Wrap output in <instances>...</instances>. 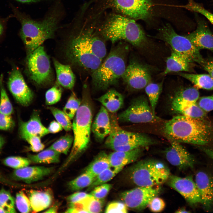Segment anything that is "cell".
<instances>
[{"label": "cell", "instance_id": "52a82bcc", "mask_svg": "<svg viewBox=\"0 0 213 213\" xmlns=\"http://www.w3.org/2000/svg\"><path fill=\"white\" fill-rule=\"evenodd\" d=\"M152 0H92L91 7L96 14L108 9L135 20H149L151 17Z\"/></svg>", "mask_w": 213, "mask_h": 213}, {"label": "cell", "instance_id": "1f68e13d", "mask_svg": "<svg viewBox=\"0 0 213 213\" xmlns=\"http://www.w3.org/2000/svg\"><path fill=\"white\" fill-rule=\"evenodd\" d=\"M60 153L49 148L36 154H29L28 158L31 162L51 164L59 162Z\"/></svg>", "mask_w": 213, "mask_h": 213}, {"label": "cell", "instance_id": "8fae6325", "mask_svg": "<svg viewBox=\"0 0 213 213\" xmlns=\"http://www.w3.org/2000/svg\"><path fill=\"white\" fill-rule=\"evenodd\" d=\"M26 66L29 77L36 85L45 86L53 81L49 59L43 46H39L27 55Z\"/></svg>", "mask_w": 213, "mask_h": 213}, {"label": "cell", "instance_id": "cb8c5ba5", "mask_svg": "<svg viewBox=\"0 0 213 213\" xmlns=\"http://www.w3.org/2000/svg\"><path fill=\"white\" fill-rule=\"evenodd\" d=\"M110 113L115 114L123 106L124 97L114 89H111L97 99Z\"/></svg>", "mask_w": 213, "mask_h": 213}, {"label": "cell", "instance_id": "74e56055", "mask_svg": "<svg viewBox=\"0 0 213 213\" xmlns=\"http://www.w3.org/2000/svg\"><path fill=\"white\" fill-rule=\"evenodd\" d=\"M0 207L5 213L16 212L13 197L9 191L4 189L0 190Z\"/></svg>", "mask_w": 213, "mask_h": 213}, {"label": "cell", "instance_id": "7402d4cb", "mask_svg": "<svg viewBox=\"0 0 213 213\" xmlns=\"http://www.w3.org/2000/svg\"><path fill=\"white\" fill-rule=\"evenodd\" d=\"M195 182L200 193L201 203L206 209L213 205V180L205 172L200 171L196 175Z\"/></svg>", "mask_w": 213, "mask_h": 213}, {"label": "cell", "instance_id": "d6986e66", "mask_svg": "<svg viewBox=\"0 0 213 213\" xmlns=\"http://www.w3.org/2000/svg\"><path fill=\"white\" fill-rule=\"evenodd\" d=\"M53 167L41 166H27L16 169L13 173V177L16 180L30 183L43 179L53 171Z\"/></svg>", "mask_w": 213, "mask_h": 213}, {"label": "cell", "instance_id": "4fadbf2b", "mask_svg": "<svg viewBox=\"0 0 213 213\" xmlns=\"http://www.w3.org/2000/svg\"><path fill=\"white\" fill-rule=\"evenodd\" d=\"M122 78L130 90H142L151 82V68L137 60H133L127 66Z\"/></svg>", "mask_w": 213, "mask_h": 213}, {"label": "cell", "instance_id": "91938a15", "mask_svg": "<svg viewBox=\"0 0 213 213\" xmlns=\"http://www.w3.org/2000/svg\"><path fill=\"white\" fill-rule=\"evenodd\" d=\"M23 3H31L40 1L43 0H14Z\"/></svg>", "mask_w": 213, "mask_h": 213}, {"label": "cell", "instance_id": "8992f818", "mask_svg": "<svg viewBox=\"0 0 213 213\" xmlns=\"http://www.w3.org/2000/svg\"><path fill=\"white\" fill-rule=\"evenodd\" d=\"M81 104L72 123L74 133L73 144L69 156L71 159L84 151L90 141L93 117L92 107L88 90L85 87Z\"/></svg>", "mask_w": 213, "mask_h": 213}, {"label": "cell", "instance_id": "11a10c76", "mask_svg": "<svg viewBox=\"0 0 213 213\" xmlns=\"http://www.w3.org/2000/svg\"><path fill=\"white\" fill-rule=\"evenodd\" d=\"M63 128L62 126L57 121H53L50 123L47 129L49 133H56L62 130Z\"/></svg>", "mask_w": 213, "mask_h": 213}, {"label": "cell", "instance_id": "3957f363", "mask_svg": "<svg viewBox=\"0 0 213 213\" xmlns=\"http://www.w3.org/2000/svg\"><path fill=\"white\" fill-rule=\"evenodd\" d=\"M96 30L105 40L113 43L125 41L144 51L151 47L144 30L135 20L111 11L101 15Z\"/></svg>", "mask_w": 213, "mask_h": 213}, {"label": "cell", "instance_id": "f546056e", "mask_svg": "<svg viewBox=\"0 0 213 213\" xmlns=\"http://www.w3.org/2000/svg\"><path fill=\"white\" fill-rule=\"evenodd\" d=\"M111 166L108 155L105 151L99 152L87 166L85 171L95 177Z\"/></svg>", "mask_w": 213, "mask_h": 213}, {"label": "cell", "instance_id": "e0dca14e", "mask_svg": "<svg viewBox=\"0 0 213 213\" xmlns=\"http://www.w3.org/2000/svg\"><path fill=\"white\" fill-rule=\"evenodd\" d=\"M171 141L170 146L164 151L166 159L168 162L180 170L192 167L194 160L192 155L180 143Z\"/></svg>", "mask_w": 213, "mask_h": 213}, {"label": "cell", "instance_id": "f5cc1de1", "mask_svg": "<svg viewBox=\"0 0 213 213\" xmlns=\"http://www.w3.org/2000/svg\"><path fill=\"white\" fill-rule=\"evenodd\" d=\"M89 195L85 192H77L68 196L67 201L69 204L75 203L82 200Z\"/></svg>", "mask_w": 213, "mask_h": 213}, {"label": "cell", "instance_id": "277c9868", "mask_svg": "<svg viewBox=\"0 0 213 213\" xmlns=\"http://www.w3.org/2000/svg\"><path fill=\"white\" fill-rule=\"evenodd\" d=\"M213 128L207 118L196 119L183 115L166 122L164 132L171 141L203 146L208 143Z\"/></svg>", "mask_w": 213, "mask_h": 213}, {"label": "cell", "instance_id": "ba28073f", "mask_svg": "<svg viewBox=\"0 0 213 213\" xmlns=\"http://www.w3.org/2000/svg\"><path fill=\"white\" fill-rule=\"evenodd\" d=\"M111 131L105 141L106 148L114 151H127L154 144L155 141L142 133L131 132L122 129L118 125L117 116L109 113Z\"/></svg>", "mask_w": 213, "mask_h": 213}, {"label": "cell", "instance_id": "ee69618b", "mask_svg": "<svg viewBox=\"0 0 213 213\" xmlns=\"http://www.w3.org/2000/svg\"><path fill=\"white\" fill-rule=\"evenodd\" d=\"M15 203L17 209L21 212L29 213L32 211L28 197L22 191L16 194Z\"/></svg>", "mask_w": 213, "mask_h": 213}, {"label": "cell", "instance_id": "be15d7a7", "mask_svg": "<svg viewBox=\"0 0 213 213\" xmlns=\"http://www.w3.org/2000/svg\"><path fill=\"white\" fill-rule=\"evenodd\" d=\"M0 213H5L4 210L0 207Z\"/></svg>", "mask_w": 213, "mask_h": 213}, {"label": "cell", "instance_id": "9f6ffc18", "mask_svg": "<svg viewBox=\"0 0 213 213\" xmlns=\"http://www.w3.org/2000/svg\"><path fill=\"white\" fill-rule=\"evenodd\" d=\"M14 17L13 14H10L5 18L0 17V38L3 35L9 20Z\"/></svg>", "mask_w": 213, "mask_h": 213}, {"label": "cell", "instance_id": "6f0895ef", "mask_svg": "<svg viewBox=\"0 0 213 213\" xmlns=\"http://www.w3.org/2000/svg\"><path fill=\"white\" fill-rule=\"evenodd\" d=\"M59 203H57L54 204L51 206L46 211L44 212L45 213H56L58 210L59 205Z\"/></svg>", "mask_w": 213, "mask_h": 213}, {"label": "cell", "instance_id": "8d00e7d4", "mask_svg": "<svg viewBox=\"0 0 213 213\" xmlns=\"http://www.w3.org/2000/svg\"><path fill=\"white\" fill-rule=\"evenodd\" d=\"M81 201L87 213H99L102 211L103 199L96 198L89 194Z\"/></svg>", "mask_w": 213, "mask_h": 213}, {"label": "cell", "instance_id": "6da1fadb", "mask_svg": "<svg viewBox=\"0 0 213 213\" xmlns=\"http://www.w3.org/2000/svg\"><path fill=\"white\" fill-rule=\"evenodd\" d=\"M97 18L84 7L79 8L69 28L65 53L73 65L91 72L100 65L107 51L105 40L96 30Z\"/></svg>", "mask_w": 213, "mask_h": 213}, {"label": "cell", "instance_id": "603a6c76", "mask_svg": "<svg viewBox=\"0 0 213 213\" xmlns=\"http://www.w3.org/2000/svg\"><path fill=\"white\" fill-rule=\"evenodd\" d=\"M32 212L36 213L48 208L53 199L52 190L48 188L43 190H30L28 192Z\"/></svg>", "mask_w": 213, "mask_h": 213}, {"label": "cell", "instance_id": "c3c4849f", "mask_svg": "<svg viewBox=\"0 0 213 213\" xmlns=\"http://www.w3.org/2000/svg\"><path fill=\"white\" fill-rule=\"evenodd\" d=\"M128 207L123 202L113 201L107 206L104 212L105 213L128 212Z\"/></svg>", "mask_w": 213, "mask_h": 213}, {"label": "cell", "instance_id": "30bf717a", "mask_svg": "<svg viewBox=\"0 0 213 213\" xmlns=\"http://www.w3.org/2000/svg\"><path fill=\"white\" fill-rule=\"evenodd\" d=\"M155 38L169 45L172 51L188 60L201 65L204 59L199 50L185 36L177 34L169 24L164 25L159 30Z\"/></svg>", "mask_w": 213, "mask_h": 213}, {"label": "cell", "instance_id": "d4e9b609", "mask_svg": "<svg viewBox=\"0 0 213 213\" xmlns=\"http://www.w3.org/2000/svg\"><path fill=\"white\" fill-rule=\"evenodd\" d=\"M19 131L25 132L40 138L49 133L48 129L42 124L39 113L36 111L33 112L28 121L20 122Z\"/></svg>", "mask_w": 213, "mask_h": 213}, {"label": "cell", "instance_id": "4dcf8cb0", "mask_svg": "<svg viewBox=\"0 0 213 213\" xmlns=\"http://www.w3.org/2000/svg\"><path fill=\"white\" fill-rule=\"evenodd\" d=\"M199 97V93L194 87H181L175 93L172 101L183 103H196Z\"/></svg>", "mask_w": 213, "mask_h": 213}, {"label": "cell", "instance_id": "60d3db41", "mask_svg": "<svg viewBox=\"0 0 213 213\" xmlns=\"http://www.w3.org/2000/svg\"><path fill=\"white\" fill-rule=\"evenodd\" d=\"M81 101L74 93H71L63 109L70 119L74 117L81 104Z\"/></svg>", "mask_w": 213, "mask_h": 213}, {"label": "cell", "instance_id": "5bb4252c", "mask_svg": "<svg viewBox=\"0 0 213 213\" xmlns=\"http://www.w3.org/2000/svg\"><path fill=\"white\" fill-rule=\"evenodd\" d=\"M161 189L159 185L138 186L122 192L120 197L128 208L141 211L148 206L152 198L158 195Z\"/></svg>", "mask_w": 213, "mask_h": 213}, {"label": "cell", "instance_id": "d6a6232c", "mask_svg": "<svg viewBox=\"0 0 213 213\" xmlns=\"http://www.w3.org/2000/svg\"><path fill=\"white\" fill-rule=\"evenodd\" d=\"M163 84V82L158 83L151 82L145 88L152 112L155 115L156 108L162 91Z\"/></svg>", "mask_w": 213, "mask_h": 213}, {"label": "cell", "instance_id": "ab89813d", "mask_svg": "<svg viewBox=\"0 0 213 213\" xmlns=\"http://www.w3.org/2000/svg\"><path fill=\"white\" fill-rule=\"evenodd\" d=\"M177 7L185 8L191 11L200 13L205 16L213 25V14L193 0H188V3L185 5L178 6Z\"/></svg>", "mask_w": 213, "mask_h": 213}, {"label": "cell", "instance_id": "9c48e42d", "mask_svg": "<svg viewBox=\"0 0 213 213\" xmlns=\"http://www.w3.org/2000/svg\"><path fill=\"white\" fill-rule=\"evenodd\" d=\"M129 173L132 182L138 186L159 185L167 181L170 175L165 164L151 159L137 162L130 168Z\"/></svg>", "mask_w": 213, "mask_h": 213}, {"label": "cell", "instance_id": "db71d44e", "mask_svg": "<svg viewBox=\"0 0 213 213\" xmlns=\"http://www.w3.org/2000/svg\"><path fill=\"white\" fill-rule=\"evenodd\" d=\"M201 65L213 79V59L210 58L205 60Z\"/></svg>", "mask_w": 213, "mask_h": 213}, {"label": "cell", "instance_id": "f35d334b", "mask_svg": "<svg viewBox=\"0 0 213 213\" xmlns=\"http://www.w3.org/2000/svg\"><path fill=\"white\" fill-rule=\"evenodd\" d=\"M55 118L57 121L62 126L63 128L67 131L71 130L72 128V124L70 119L63 111L54 107H48Z\"/></svg>", "mask_w": 213, "mask_h": 213}, {"label": "cell", "instance_id": "f6af8a7d", "mask_svg": "<svg viewBox=\"0 0 213 213\" xmlns=\"http://www.w3.org/2000/svg\"><path fill=\"white\" fill-rule=\"evenodd\" d=\"M31 162L28 158L19 156L8 157L4 161L5 165L16 170L28 166Z\"/></svg>", "mask_w": 213, "mask_h": 213}, {"label": "cell", "instance_id": "681fc988", "mask_svg": "<svg viewBox=\"0 0 213 213\" xmlns=\"http://www.w3.org/2000/svg\"><path fill=\"white\" fill-rule=\"evenodd\" d=\"M165 205V203L163 199L156 196L151 199L147 206L151 212H159L164 210Z\"/></svg>", "mask_w": 213, "mask_h": 213}, {"label": "cell", "instance_id": "6125c7cd", "mask_svg": "<svg viewBox=\"0 0 213 213\" xmlns=\"http://www.w3.org/2000/svg\"><path fill=\"white\" fill-rule=\"evenodd\" d=\"M4 143V140L3 138L0 136V149L2 147Z\"/></svg>", "mask_w": 213, "mask_h": 213}, {"label": "cell", "instance_id": "d590c367", "mask_svg": "<svg viewBox=\"0 0 213 213\" xmlns=\"http://www.w3.org/2000/svg\"><path fill=\"white\" fill-rule=\"evenodd\" d=\"M0 113L11 115L13 108L4 88L3 74L0 75Z\"/></svg>", "mask_w": 213, "mask_h": 213}, {"label": "cell", "instance_id": "f1b7e54d", "mask_svg": "<svg viewBox=\"0 0 213 213\" xmlns=\"http://www.w3.org/2000/svg\"><path fill=\"white\" fill-rule=\"evenodd\" d=\"M179 75L191 82L196 88L213 90V79L207 74H194L176 72Z\"/></svg>", "mask_w": 213, "mask_h": 213}, {"label": "cell", "instance_id": "4316f807", "mask_svg": "<svg viewBox=\"0 0 213 213\" xmlns=\"http://www.w3.org/2000/svg\"><path fill=\"white\" fill-rule=\"evenodd\" d=\"M171 107L175 111L192 118L203 119L207 118L206 112L197 103L178 102L172 101Z\"/></svg>", "mask_w": 213, "mask_h": 213}, {"label": "cell", "instance_id": "2e32d148", "mask_svg": "<svg viewBox=\"0 0 213 213\" xmlns=\"http://www.w3.org/2000/svg\"><path fill=\"white\" fill-rule=\"evenodd\" d=\"M167 181L168 185L181 194L190 204L201 203L200 193L191 177H181L170 175Z\"/></svg>", "mask_w": 213, "mask_h": 213}, {"label": "cell", "instance_id": "ffe728a7", "mask_svg": "<svg viewBox=\"0 0 213 213\" xmlns=\"http://www.w3.org/2000/svg\"><path fill=\"white\" fill-rule=\"evenodd\" d=\"M111 128L109 112L102 105L92 123L91 130L96 139L101 142L109 135Z\"/></svg>", "mask_w": 213, "mask_h": 213}, {"label": "cell", "instance_id": "816d5d0a", "mask_svg": "<svg viewBox=\"0 0 213 213\" xmlns=\"http://www.w3.org/2000/svg\"><path fill=\"white\" fill-rule=\"evenodd\" d=\"M14 125V121L10 115L0 113V129L4 130H9Z\"/></svg>", "mask_w": 213, "mask_h": 213}, {"label": "cell", "instance_id": "b9f144b4", "mask_svg": "<svg viewBox=\"0 0 213 213\" xmlns=\"http://www.w3.org/2000/svg\"><path fill=\"white\" fill-rule=\"evenodd\" d=\"M21 137L30 145V149L33 152H37L42 150L45 145L43 143L40 137L24 132H20Z\"/></svg>", "mask_w": 213, "mask_h": 213}, {"label": "cell", "instance_id": "7c38bea8", "mask_svg": "<svg viewBox=\"0 0 213 213\" xmlns=\"http://www.w3.org/2000/svg\"><path fill=\"white\" fill-rule=\"evenodd\" d=\"M117 117L119 122L133 123L153 122L160 119L153 114L147 99L144 95L133 99L129 106Z\"/></svg>", "mask_w": 213, "mask_h": 213}, {"label": "cell", "instance_id": "bcb514c9", "mask_svg": "<svg viewBox=\"0 0 213 213\" xmlns=\"http://www.w3.org/2000/svg\"><path fill=\"white\" fill-rule=\"evenodd\" d=\"M62 93L61 89L57 85L49 89L45 94L46 104L51 105L57 103L61 99Z\"/></svg>", "mask_w": 213, "mask_h": 213}, {"label": "cell", "instance_id": "5b68a950", "mask_svg": "<svg viewBox=\"0 0 213 213\" xmlns=\"http://www.w3.org/2000/svg\"><path fill=\"white\" fill-rule=\"evenodd\" d=\"M128 45L120 43L113 48L99 67L91 73V83L96 91H105L116 85L126 70Z\"/></svg>", "mask_w": 213, "mask_h": 213}, {"label": "cell", "instance_id": "e575fe53", "mask_svg": "<svg viewBox=\"0 0 213 213\" xmlns=\"http://www.w3.org/2000/svg\"><path fill=\"white\" fill-rule=\"evenodd\" d=\"M73 142V137L67 134L62 136L52 144L49 148L60 154H67Z\"/></svg>", "mask_w": 213, "mask_h": 213}, {"label": "cell", "instance_id": "484cf974", "mask_svg": "<svg viewBox=\"0 0 213 213\" xmlns=\"http://www.w3.org/2000/svg\"><path fill=\"white\" fill-rule=\"evenodd\" d=\"M53 62L58 83L66 88L72 89L75 83V77L70 66L62 64L55 59Z\"/></svg>", "mask_w": 213, "mask_h": 213}, {"label": "cell", "instance_id": "44dd1931", "mask_svg": "<svg viewBox=\"0 0 213 213\" xmlns=\"http://www.w3.org/2000/svg\"><path fill=\"white\" fill-rule=\"evenodd\" d=\"M144 147L138 148L127 151H117L108 155L111 167L117 174L125 165L136 161L142 154Z\"/></svg>", "mask_w": 213, "mask_h": 213}, {"label": "cell", "instance_id": "7bdbcfd3", "mask_svg": "<svg viewBox=\"0 0 213 213\" xmlns=\"http://www.w3.org/2000/svg\"><path fill=\"white\" fill-rule=\"evenodd\" d=\"M117 173L114 170L107 169L96 176L91 184L88 187L90 191L95 187L106 183L111 180Z\"/></svg>", "mask_w": 213, "mask_h": 213}, {"label": "cell", "instance_id": "680465c9", "mask_svg": "<svg viewBox=\"0 0 213 213\" xmlns=\"http://www.w3.org/2000/svg\"><path fill=\"white\" fill-rule=\"evenodd\" d=\"M202 150L213 160V149L208 148L201 147Z\"/></svg>", "mask_w": 213, "mask_h": 213}, {"label": "cell", "instance_id": "f907efd6", "mask_svg": "<svg viewBox=\"0 0 213 213\" xmlns=\"http://www.w3.org/2000/svg\"><path fill=\"white\" fill-rule=\"evenodd\" d=\"M197 104L206 112L213 110V95L199 98Z\"/></svg>", "mask_w": 213, "mask_h": 213}, {"label": "cell", "instance_id": "ac0fdd59", "mask_svg": "<svg viewBox=\"0 0 213 213\" xmlns=\"http://www.w3.org/2000/svg\"><path fill=\"white\" fill-rule=\"evenodd\" d=\"M185 36L198 50L206 49L213 51V34L203 21H198L196 29Z\"/></svg>", "mask_w": 213, "mask_h": 213}, {"label": "cell", "instance_id": "83f0119b", "mask_svg": "<svg viewBox=\"0 0 213 213\" xmlns=\"http://www.w3.org/2000/svg\"><path fill=\"white\" fill-rule=\"evenodd\" d=\"M166 67L162 72L163 75L172 72L190 71L191 62L180 55L172 51L166 61Z\"/></svg>", "mask_w": 213, "mask_h": 213}, {"label": "cell", "instance_id": "94428289", "mask_svg": "<svg viewBox=\"0 0 213 213\" xmlns=\"http://www.w3.org/2000/svg\"><path fill=\"white\" fill-rule=\"evenodd\" d=\"M175 212L178 213H189L190 212L187 211L185 208H181L178 209Z\"/></svg>", "mask_w": 213, "mask_h": 213}, {"label": "cell", "instance_id": "7a4b0ae2", "mask_svg": "<svg viewBox=\"0 0 213 213\" xmlns=\"http://www.w3.org/2000/svg\"><path fill=\"white\" fill-rule=\"evenodd\" d=\"M10 5L14 17L21 25L20 35L27 55L41 46L46 40L54 38L61 27L60 23L64 12L59 1L53 4L45 16L39 20L33 19L12 4Z\"/></svg>", "mask_w": 213, "mask_h": 213}, {"label": "cell", "instance_id": "836d02e7", "mask_svg": "<svg viewBox=\"0 0 213 213\" xmlns=\"http://www.w3.org/2000/svg\"><path fill=\"white\" fill-rule=\"evenodd\" d=\"M95 177L85 172L75 179L68 183L67 185L71 190L75 191L89 186L93 182Z\"/></svg>", "mask_w": 213, "mask_h": 213}, {"label": "cell", "instance_id": "9a60e30c", "mask_svg": "<svg viewBox=\"0 0 213 213\" xmlns=\"http://www.w3.org/2000/svg\"><path fill=\"white\" fill-rule=\"evenodd\" d=\"M7 84L9 91L20 104L27 106L30 104L33 98V93L27 85L17 67H14L12 69Z\"/></svg>", "mask_w": 213, "mask_h": 213}, {"label": "cell", "instance_id": "7dc6e473", "mask_svg": "<svg viewBox=\"0 0 213 213\" xmlns=\"http://www.w3.org/2000/svg\"><path fill=\"white\" fill-rule=\"evenodd\" d=\"M112 188V185L104 183L95 187L89 194L100 199H103L109 193Z\"/></svg>", "mask_w": 213, "mask_h": 213}]
</instances>
